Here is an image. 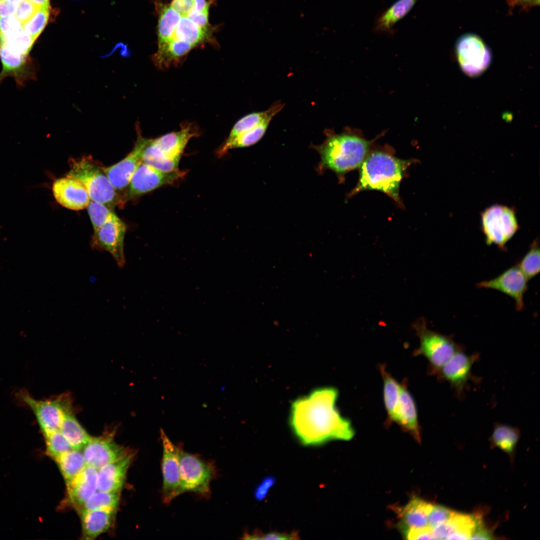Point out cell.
Wrapping results in <instances>:
<instances>
[{
    "label": "cell",
    "instance_id": "obj_1",
    "mask_svg": "<svg viewBox=\"0 0 540 540\" xmlns=\"http://www.w3.org/2000/svg\"><path fill=\"white\" fill-rule=\"evenodd\" d=\"M336 388L314 390L294 400L289 422L292 432L304 446H317L332 440H351L354 430L350 420L336 406Z\"/></svg>",
    "mask_w": 540,
    "mask_h": 540
},
{
    "label": "cell",
    "instance_id": "obj_2",
    "mask_svg": "<svg viewBox=\"0 0 540 540\" xmlns=\"http://www.w3.org/2000/svg\"><path fill=\"white\" fill-rule=\"evenodd\" d=\"M408 164L382 152L370 154L360 166L359 182L354 192L378 190L398 200L400 182Z\"/></svg>",
    "mask_w": 540,
    "mask_h": 540
},
{
    "label": "cell",
    "instance_id": "obj_3",
    "mask_svg": "<svg viewBox=\"0 0 540 540\" xmlns=\"http://www.w3.org/2000/svg\"><path fill=\"white\" fill-rule=\"evenodd\" d=\"M370 145L368 141L356 136H330L318 148L322 164L336 173H344L360 166Z\"/></svg>",
    "mask_w": 540,
    "mask_h": 540
},
{
    "label": "cell",
    "instance_id": "obj_4",
    "mask_svg": "<svg viewBox=\"0 0 540 540\" xmlns=\"http://www.w3.org/2000/svg\"><path fill=\"white\" fill-rule=\"evenodd\" d=\"M197 133L196 128L188 124L178 131L148 139L142 152V162L164 172L177 170L186 144Z\"/></svg>",
    "mask_w": 540,
    "mask_h": 540
},
{
    "label": "cell",
    "instance_id": "obj_5",
    "mask_svg": "<svg viewBox=\"0 0 540 540\" xmlns=\"http://www.w3.org/2000/svg\"><path fill=\"white\" fill-rule=\"evenodd\" d=\"M70 168L66 176L84 185L90 200L108 207L117 204L118 196L102 168H100L92 160L84 157L72 160Z\"/></svg>",
    "mask_w": 540,
    "mask_h": 540
},
{
    "label": "cell",
    "instance_id": "obj_6",
    "mask_svg": "<svg viewBox=\"0 0 540 540\" xmlns=\"http://www.w3.org/2000/svg\"><path fill=\"white\" fill-rule=\"evenodd\" d=\"M179 463L182 493L191 492L208 498L211 493L210 483L216 476L215 464L196 454L185 452L180 445Z\"/></svg>",
    "mask_w": 540,
    "mask_h": 540
},
{
    "label": "cell",
    "instance_id": "obj_7",
    "mask_svg": "<svg viewBox=\"0 0 540 540\" xmlns=\"http://www.w3.org/2000/svg\"><path fill=\"white\" fill-rule=\"evenodd\" d=\"M413 328L420 342L416 352L428 360L432 374H435L458 350L463 348L454 341L453 336L428 329L423 318L416 320L413 324Z\"/></svg>",
    "mask_w": 540,
    "mask_h": 540
},
{
    "label": "cell",
    "instance_id": "obj_8",
    "mask_svg": "<svg viewBox=\"0 0 540 540\" xmlns=\"http://www.w3.org/2000/svg\"><path fill=\"white\" fill-rule=\"evenodd\" d=\"M481 228L488 245L494 244L504 250L520 226L512 208L496 204L482 212Z\"/></svg>",
    "mask_w": 540,
    "mask_h": 540
},
{
    "label": "cell",
    "instance_id": "obj_9",
    "mask_svg": "<svg viewBox=\"0 0 540 540\" xmlns=\"http://www.w3.org/2000/svg\"><path fill=\"white\" fill-rule=\"evenodd\" d=\"M21 397L33 412L44 436L60 430L64 418L72 412L71 400L67 395L38 400L22 392Z\"/></svg>",
    "mask_w": 540,
    "mask_h": 540
},
{
    "label": "cell",
    "instance_id": "obj_10",
    "mask_svg": "<svg viewBox=\"0 0 540 540\" xmlns=\"http://www.w3.org/2000/svg\"><path fill=\"white\" fill-rule=\"evenodd\" d=\"M456 56L463 72L475 77L482 74L492 61V53L478 36L467 34L460 36L456 46Z\"/></svg>",
    "mask_w": 540,
    "mask_h": 540
},
{
    "label": "cell",
    "instance_id": "obj_11",
    "mask_svg": "<svg viewBox=\"0 0 540 540\" xmlns=\"http://www.w3.org/2000/svg\"><path fill=\"white\" fill-rule=\"evenodd\" d=\"M160 438L162 448V498L164 504H169L182 494L179 463L180 444H173L162 429Z\"/></svg>",
    "mask_w": 540,
    "mask_h": 540
},
{
    "label": "cell",
    "instance_id": "obj_12",
    "mask_svg": "<svg viewBox=\"0 0 540 540\" xmlns=\"http://www.w3.org/2000/svg\"><path fill=\"white\" fill-rule=\"evenodd\" d=\"M126 230L124 222L114 212L105 223L94 230L92 238V247L108 252L120 268H122L126 263L124 242Z\"/></svg>",
    "mask_w": 540,
    "mask_h": 540
},
{
    "label": "cell",
    "instance_id": "obj_13",
    "mask_svg": "<svg viewBox=\"0 0 540 540\" xmlns=\"http://www.w3.org/2000/svg\"><path fill=\"white\" fill-rule=\"evenodd\" d=\"M479 354H468L464 348L458 350L435 374L440 380L448 382L454 389L456 396L463 399L468 382L476 378L472 374V367L479 360Z\"/></svg>",
    "mask_w": 540,
    "mask_h": 540
},
{
    "label": "cell",
    "instance_id": "obj_14",
    "mask_svg": "<svg viewBox=\"0 0 540 540\" xmlns=\"http://www.w3.org/2000/svg\"><path fill=\"white\" fill-rule=\"evenodd\" d=\"M186 172H164L142 162L133 174L128 186V198L140 196L162 186L172 184L182 178Z\"/></svg>",
    "mask_w": 540,
    "mask_h": 540
},
{
    "label": "cell",
    "instance_id": "obj_15",
    "mask_svg": "<svg viewBox=\"0 0 540 540\" xmlns=\"http://www.w3.org/2000/svg\"><path fill=\"white\" fill-rule=\"evenodd\" d=\"M528 280L517 264L512 266L496 277L476 284L478 288L496 290L511 298L515 302L518 311L524 308V295L528 290Z\"/></svg>",
    "mask_w": 540,
    "mask_h": 540
},
{
    "label": "cell",
    "instance_id": "obj_16",
    "mask_svg": "<svg viewBox=\"0 0 540 540\" xmlns=\"http://www.w3.org/2000/svg\"><path fill=\"white\" fill-rule=\"evenodd\" d=\"M82 449L86 465L97 470L130 452L116 444L112 436L108 435L92 436Z\"/></svg>",
    "mask_w": 540,
    "mask_h": 540
},
{
    "label": "cell",
    "instance_id": "obj_17",
    "mask_svg": "<svg viewBox=\"0 0 540 540\" xmlns=\"http://www.w3.org/2000/svg\"><path fill=\"white\" fill-rule=\"evenodd\" d=\"M148 140L140 135L138 136L134 148L124 158L110 166L102 168L116 190H123L128 186L134 172L142 162V152Z\"/></svg>",
    "mask_w": 540,
    "mask_h": 540
},
{
    "label": "cell",
    "instance_id": "obj_18",
    "mask_svg": "<svg viewBox=\"0 0 540 540\" xmlns=\"http://www.w3.org/2000/svg\"><path fill=\"white\" fill-rule=\"evenodd\" d=\"M482 524L479 514L456 512L449 520L432 530L434 540H468Z\"/></svg>",
    "mask_w": 540,
    "mask_h": 540
},
{
    "label": "cell",
    "instance_id": "obj_19",
    "mask_svg": "<svg viewBox=\"0 0 540 540\" xmlns=\"http://www.w3.org/2000/svg\"><path fill=\"white\" fill-rule=\"evenodd\" d=\"M52 190L56 202L62 206L72 210H78L87 208L90 200L84 185L67 176L56 180Z\"/></svg>",
    "mask_w": 540,
    "mask_h": 540
},
{
    "label": "cell",
    "instance_id": "obj_20",
    "mask_svg": "<svg viewBox=\"0 0 540 540\" xmlns=\"http://www.w3.org/2000/svg\"><path fill=\"white\" fill-rule=\"evenodd\" d=\"M133 457V453L129 452L98 470V490L120 492Z\"/></svg>",
    "mask_w": 540,
    "mask_h": 540
},
{
    "label": "cell",
    "instance_id": "obj_21",
    "mask_svg": "<svg viewBox=\"0 0 540 540\" xmlns=\"http://www.w3.org/2000/svg\"><path fill=\"white\" fill-rule=\"evenodd\" d=\"M66 485L68 500L78 510L98 490V470L86 466Z\"/></svg>",
    "mask_w": 540,
    "mask_h": 540
},
{
    "label": "cell",
    "instance_id": "obj_22",
    "mask_svg": "<svg viewBox=\"0 0 540 540\" xmlns=\"http://www.w3.org/2000/svg\"><path fill=\"white\" fill-rule=\"evenodd\" d=\"M432 506V504L414 496L406 506L398 508L396 512L400 518L398 525L402 532L428 527V516Z\"/></svg>",
    "mask_w": 540,
    "mask_h": 540
},
{
    "label": "cell",
    "instance_id": "obj_23",
    "mask_svg": "<svg viewBox=\"0 0 540 540\" xmlns=\"http://www.w3.org/2000/svg\"><path fill=\"white\" fill-rule=\"evenodd\" d=\"M420 440V427L415 402L406 384H400L399 400L394 421Z\"/></svg>",
    "mask_w": 540,
    "mask_h": 540
},
{
    "label": "cell",
    "instance_id": "obj_24",
    "mask_svg": "<svg viewBox=\"0 0 540 540\" xmlns=\"http://www.w3.org/2000/svg\"><path fill=\"white\" fill-rule=\"evenodd\" d=\"M116 510L99 509L81 512L84 538L92 540L106 532L111 526Z\"/></svg>",
    "mask_w": 540,
    "mask_h": 540
},
{
    "label": "cell",
    "instance_id": "obj_25",
    "mask_svg": "<svg viewBox=\"0 0 540 540\" xmlns=\"http://www.w3.org/2000/svg\"><path fill=\"white\" fill-rule=\"evenodd\" d=\"M282 104L273 110L258 125L230 140H225L217 151L221 156L234 148L246 147L255 144L263 136L273 117L282 108Z\"/></svg>",
    "mask_w": 540,
    "mask_h": 540
},
{
    "label": "cell",
    "instance_id": "obj_26",
    "mask_svg": "<svg viewBox=\"0 0 540 540\" xmlns=\"http://www.w3.org/2000/svg\"><path fill=\"white\" fill-rule=\"evenodd\" d=\"M194 46L182 41L168 40L158 43V48L153 56L156 66L160 68H168L172 63L180 60Z\"/></svg>",
    "mask_w": 540,
    "mask_h": 540
},
{
    "label": "cell",
    "instance_id": "obj_27",
    "mask_svg": "<svg viewBox=\"0 0 540 540\" xmlns=\"http://www.w3.org/2000/svg\"><path fill=\"white\" fill-rule=\"evenodd\" d=\"M208 28L200 26L188 16H184L180 18L170 40L186 42L196 47L208 40L210 34Z\"/></svg>",
    "mask_w": 540,
    "mask_h": 540
},
{
    "label": "cell",
    "instance_id": "obj_28",
    "mask_svg": "<svg viewBox=\"0 0 540 540\" xmlns=\"http://www.w3.org/2000/svg\"><path fill=\"white\" fill-rule=\"evenodd\" d=\"M60 431L72 448L76 450L82 449L92 438L80 424L72 411L64 418Z\"/></svg>",
    "mask_w": 540,
    "mask_h": 540
},
{
    "label": "cell",
    "instance_id": "obj_29",
    "mask_svg": "<svg viewBox=\"0 0 540 540\" xmlns=\"http://www.w3.org/2000/svg\"><path fill=\"white\" fill-rule=\"evenodd\" d=\"M418 0H398L378 20L376 30L380 32L390 30L396 22L410 12Z\"/></svg>",
    "mask_w": 540,
    "mask_h": 540
},
{
    "label": "cell",
    "instance_id": "obj_30",
    "mask_svg": "<svg viewBox=\"0 0 540 540\" xmlns=\"http://www.w3.org/2000/svg\"><path fill=\"white\" fill-rule=\"evenodd\" d=\"M520 437V430L508 425L496 424L490 437L492 448H498L512 456Z\"/></svg>",
    "mask_w": 540,
    "mask_h": 540
},
{
    "label": "cell",
    "instance_id": "obj_31",
    "mask_svg": "<svg viewBox=\"0 0 540 540\" xmlns=\"http://www.w3.org/2000/svg\"><path fill=\"white\" fill-rule=\"evenodd\" d=\"M66 484L74 480L86 467L82 452L72 449L56 460Z\"/></svg>",
    "mask_w": 540,
    "mask_h": 540
},
{
    "label": "cell",
    "instance_id": "obj_32",
    "mask_svg": "<svg viewBox=\"0 0 540 540\" xmlns=\"http://www.w3.org/2000/svg\"><path fill=\"white\" fill-rule=\"evenodd\" d=\"M182 16L170 5L160 8L157 34L158 44L170 40Z\"/></svg>",
    "mask_w": 540,
    "mask_h": 540
},
{
    "label": "cell",
    "instance_id": "obj_33",
    "mask_svg": "<svg viewBox=\"0 0 540 540\" xmlns=\"http://www.w3.org/2000/svg\"><path fill=\"white\" fill-rule=\"evenodd\" d=\"M384 380V406L390 420L394 421L397 409L400 384L386 371L384 366H380Z\"/></svg>",
    "mask_w": 540,
    "mask_h": 540
},
{
    "label": "cell",
    "instance_id": "obj_34",
    "mask_svg": "<svg viewBox=\"0 0 540 540\" xmlns=\"http://www.w3.org/2000/svg\"><path fill=\"white\" fill-rule=\"evenodd\" d=\"M282 104L276 102L264 112H252L239 120L233 126L226 140H230L258 125Z\"/></svg>",
    "mask_w": 540,
    "mask_h": 540
},
{
    "label": "cell",
    "instance_id": "obj_35",
    "mask_svg": "<svg viewBox=\"0 0 540 540\" xmlns=\"http://www.w3.org/2000/svg\"><path fill=\"white\" fill-rule=\"evenodd\" d=\"M120 492H106L97 490L82 505L78 511L115 509L119 504Z\"/></svg>",
    "mask_w": 540,
    "mask_h": 540
},
{
    "label": "cell",
    "instance_id": "obj_36",
    "mask_svg": "<svg viewBox=\"0 0 540 540\" xmlns=\"http://www.w3.org/2000/svg\"><path fill=\"white\" fill-rule=\"evenodd\" d=\"M517 265L528 280L539 273L540 256L538 240L532 242L527 252Z\"/></svg>",
    "mask_w": 540,
    "mask_h": 540
},
{
    "label": "cell",
    "instance_id": "obj_37",
    "mask_svg": "<svg viewBox=\"0 0 540 540\" xmlns=\"http://www.w3.org/2000/svg\"><path fill=\"white\" fill-rule=\"evenodd\" d=\"M50 8H39L34 16L22 25V30L36 40L46 25Z\"/></svg>",
    "mask_w": 540,
    "mask_h": 540
},
{
    "label": "cell",
    "instance_id": "obj_38",
    "mask_svg": "<svg viewBox=\"0 0 540 540\" xmlns=\"http://www.w3.org/2000/svg\"><path fill=\"white\" fill-rule=\"evenodd\" d=\"M48 455L56 460L65 452L72 450L70 444L60 430L44 436Z\"/></svg>",
    "mask_w": 540,
    "mask_h": 540
},
{
    "label": "cell",
    "instance_id": "obj_39",
    "mask_svg": "<svg viewBox=\"0 0 540 540\" xmlns=\"http://www.w3.org/2000/svg\"><path fill=\"white\" fill-rule=\"evenodd\" d=\"M87 209L94 230L105 223L114 212L109 207L92 200H90Z\"/></svg>",
    "mask_w": 540,
    "mask_h": 540
},
{
    "label": "cell",
    "instance_id": "obj_40",
    "mask_svg": "<svg viewBox=\"0 0 540 540\" xmlns=\"http://www.w3.org/2000/svg\"><path fill=\"white\" fill-rule=\"evenodd\" d=\"M456 512L444 506L433 504L428 516V526L432 528L449 520Z\"/></svg>",
    "mask_w": 540,
    "mask_h": 540
},
{
    "label": "cell",
    "instance_id": "obj_41",
    "mask_svg": "<svg viewBox=\"0 0 540 540\" xmlns=\"http://www.w3.org/2000/svg\"><path fill=\"white\" fill-rule=\"evenodd\" d=\"M22 30V24L15 16L0 17V36H8Z\"/></svg>",
    "mask_w": 540,
    "mask_h": 540
},
{
    "label": "cell",
    "instance_id": "obj_42",
    "mask_svg": "<svg viewBox=\"0 0 540 540\" xmlns=\"http://www.w3.org/2000/svg\"><path fill=\"white\" fill-rule=\"evenodd\" d=\"M38 8L39 7L30 0H25L18 4L14 16L23 25L34 16Z\"/></svg>",
    "mask_w": 540,
    "mask_h": 540
},
{
    "label": "cell",
    "instance_id": "obj_43",
    "mask_svg": "<svg viewBox=\"0 0 540 540\" xmlns=\"http://www.w3.org/2000/svg\"><path fill=\"white\" fill-rule=\"evenodd\" d=\"M276 482V478L274 476H269L264 478L254 490V494L256 500L262 501L265 499Z\"/></svg>",
    "mask_w": 540,
    "mask_h": 540
},
{
    "label": "cell",
    "instance_id": "obj_44",
    "mask_svg": "<svg viewBox=\"0 0 540 540\" xmlns=\"http://www.w3.org/2000/svg\"><path fill=\"white\" fill-rule=\"evenodd\" d=\"M404 535L408 540H434L432 528L427 527L420 529H412L404 532Z\"/></svg>",
    "mask_w": 540,
    "mask_h": 540
},
{
    "label": "cell",
    "instance_id": "obj_45",
    "mask_svg": "<svg viewBox=\"0 0 540 540\" xmlns=\"http://www.w3.org/2000/svg\"><path fill=\"white\" fill-rule=\"evenodd\" d=\"M194 5V0H172L170 6L181 14L187 16Z\"/></svg>",
    "mask_w": 540,
    "mask_h": 540
},
{
    "label": "cell",
    "instance_id": "obj_46",
    "mask_svg": "<svg viewBox=\"0 0 540 540\" xmlns=\"http://www.w3.org/2000/svg\"><path fill=\"white\" fill-rule=\"evenodd\" d=\"M256 540H292L297 539L298 535L296 532L290 534L285 533H279L278 532H272L263 534L260 532H256Z\"/></svg>",
    "mask_w": 540,
    "mask_h": 540
},
{
    "label": "cell",
    "instance_id": "obj_47",
    "mask_svg": "<svg viewBox=\"0 0 540 540\" xmlns=\"http://www.w3.org/2000/svg\"><path fill=\"white\" fill-rule=\"evenodd\" d=\"M210 4L202 10L190 14L187 16L190 18L192 21L198 26L202 27H208V17Z\"/></svg>",
    "mask_w": 540,
    "mask_h": 540
},
{
    "label": "cell",
    "instance_id": "obj_48",
    "mask_svg": "<svg viewBox=\"0 0 540 540\" xmlns=\"http://www.w3.org/2000/svg\"><path fill=\"white\" fill-rule=\"evenodd\" d=\"M18 4L8 0H0V17L14 16Z\"/></svg>",
    "mask_w": 540,
    "mask_h": 540
},
{
    "label": "cell",
    "instance_id": "obj_49",
    "mask_svg": "<svg viewBox=\"0 0 540 540\" xmlns=\"http://www.w3.org/2000/svg\"><path fill=\"white\" fill-rule=\"evenodd\" d=\"M508 4L512 8L520 7L522 9H528L532 7L538 6L540 0H507Z\"/></svg>",
    "mask_w": 540,
    "mask_h": 540
},
{
    "label": "cell",
    "instance_id": "obj_50",
    "mask_svg": "<svg viewBox=\"0 0 540 540\" xmlns=\"http://www.w3.org/2000/svg\"><path fill=\"white\" fill-rule=\"evenodd\" d=\"M492 533L484 525L480 526L472 535L471 540H492Z\"/></svg>",
    "mask_w": 540,
    "mask_h": 540
},
{
    "label": "cell",
    "instance_id": "obj_51",
    "mask_svg": "<svg viewBox=\"0 0 540 540\" xmlns=\"http://www.w3.org/2000/svg\"><path fill=\"white\" fill-rule=\"evenodd\" d=\"M208 4V2H206V0H194V6L188 15L202 10Z\"/></svg>",
    "mask_w": 540,
    "mask_h": 540
},
{
    "label": "cell",
    "instance_id": "obj_52",
    "mask_svg": "<svg viewBox=\"0 0 540 540\" xmlns=\"http://www.w3.org/2000/svg\"><path fill=\"white\" fill-rule=\"evenodd\" d=\"M39 8H50V0H29Z\"/></svg>",
    "mask_w": 540,
    "mask_h": 540
},
{
    "label": "cell",
    "instance_id": "obj_53",
    "mask_svg": "<svg viewBox=\"0 0 540 540\" xmlns=\"http://www.w3.org/2000/svg\"><path fill=\"white\" fill-rule=\"evenodd\" d=\"M9 0V1H10L11 2H14V3L16 4H18L20 2H22L23 1H24L25 0Z\"/></svg>",
    "mask_w": 540,
    "mask_h": 540
}]
</instances>
